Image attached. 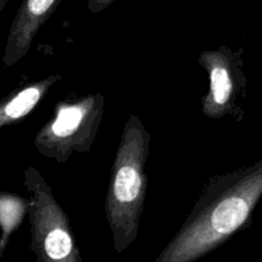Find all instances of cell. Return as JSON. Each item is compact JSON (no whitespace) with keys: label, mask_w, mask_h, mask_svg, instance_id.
<instances>
[{"label":"cell","mask_w":262,"mask_h":262,"mask_svg":"<svg viewBox=\"0 0 262 262\" xmlns=\"http://www.w3.org/2000/svg\"><path fill=\"white\" fill-rule=\"evenodd\" d=\"M262 197V159L250 166L217 174L156 262H192L227 243L253 220Z\"/></svg>","instance_id":"6da1fadb"},{"label":"cell","mask_w":262,"mask_h":262,"mask_svg":"<svg viewBox=\"0 0 262 262\" xmlns=\"http://www.w3.org/2000/svg\"><path fill=\"white\" fill-rule=\"evenodd\" d=\"M151 140L142 120L130 114L113 160L104 206L117 253L124 252L137 239L147 193L146 163Z\"/></svg>","instance_id":"7a4b0ae2"},{"label":"cell","mask_w":262,"mask_h":262,"mask_svg":"<svg viewBox=\"0 0 262 262\" xmlns=\"http://www.w3.org/2000/svg\"><path fill=\"white\" fill-rule=\"evenodd\" d=\"M104 112L105 97L99 92L59 101L53 118L36 133V150L59 164L68 163L73 154L90 152Z\"/></svg>","instance_id":"3957f363"},{"label":"cell","mask_w":262,"mask_h":262,"mask_svg":"<svg viewBox=\"0 0 262 262\" xmlns=\"http://www.w3.org/2000/svg\"><path fill=\"white\" fill-rule=\"evenodd\" d=\"M23 186L30 193L28 219L31 250L37 262H81L68 215L54 196L51 187L33 166L26 168Z\"/></svg>","instance_id":"277c9868"},{"label":"cell","mask_w":262,"mask_h":262,"mask_svg":"<svg viewBox=\"0 0 262 262\" xmlns=\"http://www.w3.org/2000/svg\"><path fill=\"white\" fill-rule=\"evenodd\" d=\"M199 63L209 76V91L202 97V113L209 119H222L233 115L241 120L242 109L238 101L246 90L247 79L243 71L242 50L234 51L229 46L205 50Z\"/></svg>","instance_id":"5b68a950"},{"label":"cell","mask_w":262,"mask_h":262,"mask_svg":"<svg viewBox=\"0 0 262 262\" xmlns=\"http://www.w3.org/2000/svg\"><path fill=\"white\" fill-rule=\"evenodd\" d=\"M61 0H23L7 37L3 64L10 68L25 58L38 31L48 22Z\"/></svg>","instance_id":"8992f818"},{"label":"cell","mask_w":262,"mask_h":262,"mask_svg":"<svg viewBox=\"0 0 262 262\" xmlns=\"http://www.w3.org/2000/svg\"><path fill=\"white\" fill-rule=\"evenodd\" d=\"M59 81H61V74H51L10 92L0 102V127H10L23 122Z\"/></svg>","instance_id":"52a82bcc"},{"label":"cell","mask_w":262,"mask_h":262,"mask_svg":"<svg viewBox=\"0 0 262 262\" xmlns=\"http://www.w3.org/2000/svg\"><path fill=\"white\" fill-rule=\"evenodd\" d=\"M30 210V199L3 191L0 193V256H4L5 250L10 242L12 235L22 225L26 214Z\"/></svg>","instance_id":"ba28073f"},{"label":"cell","mask_w":262,"mask_h":262,"mask_svg":"<svg viewBox=\"0 0 262 262\" xmlns=\"http://www.w3.org/2000/svg\"><path fill=\"white\" fill-rule=\"evenodd\" d=\"M114 2L115 0H89L87 8L91 13H100L106 9L107 7H110Z\"/></svg>","instance_id":"9c48e42d"},{"label":"cell","mask_w":262,"mask_h":262,"mask_svg":"<svg viewBox=\"0 0 262 262\" xmlns=\"http://www.w3.org/2000/svg\"><path fill=\"white\" fill-rule=\"evenodd\" d=\"M5 4H7V0H0V10L4 9Z\"/></svg>","instance_id":"30bf717a"}]
</instances>
